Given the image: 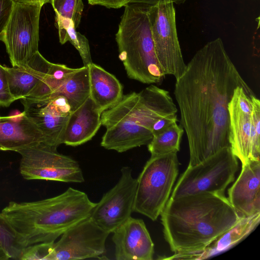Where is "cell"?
Returning <instances> with one entry per match:
<instances>
[{"label":"cell","instance_id":"cell-1","mask_svg":"<svg viewBox=\"0 0 260 260\" xmlns=\"http://www.w3.org/2000/svg\"><path fill=\"white\" fill-rule=\"evenodd\" d=\"M238 87L253 93L220 38L197 51L176 79L174 94L188 142V166L230 147L228 105Z\"/></svg>","mask_w":260,"mask_h":260},{"label":"cell","instance_id":"cell-2","mask_svg":"<svg viewBox=\"0 0 260 260\" xmlns=\"http://www.w3.org/2000/svg\"><path fill=\"white\" fill-rule=\"evenodd\" d=\"M160 215L175 253L203 250L241 218L224 193L207 191L169 198Z\"/></svg>","mask_w":260,"mask_h":260},{"label":"cell","instance_id":"cell-3","mask_svg":"<svg viewBox=\"0 0 260 260\" xmlns=\"http://www.w3.org/2000/svg\"><path fill=\"white\" fill-rule=\"evenodd\" d=\"M95 204L85 192L70 187L59 195L41 200L11 201L1 212L25 248L55 242L69 228L89 217Z\"/></svg>","mask_w":260,"mask_h":260},{"label":"cell","instance_id":"cell-4","mask_svg":"<svg viewBox=\"0 0 260 260\" xmlns=\"http://www.w3.org/2000/svg\"><path fill=\"white\" fill-rule=\"evenodd\" d=\"M115 36L119 58L129 78L144 84L163 80L165 76L156 56L147 7L125 6Z\"/></svg>","mask_w":260,"mask_h":260},{"label":"cell","instance_id":"cell-5","mask_svg":"<svg viewBox=\"0 0 260 260\" xmlns=\"http://www.w3.org/2000/svg\"><path fill=\"white\" fill-rule=\"evenodd\" d=\"M179 165L177 152L150 157L137 178L133 212L157 219L169 199Z\"/></svg>","mask_w":260,"mask_h":260},{"label":"cell","instance_id":"cell-6","mask_svg":"<svg viewBox=\"0 0 260 260\" xmlns=\"http://www.w3.org/2000/svg\"><path fill=\"white\" fill-rule=\"evenodd\" d=\"M254 95L238 87L228 105L230 147L242 165L260 160V106L252 108Z\"/></svg>","mask_w":260,"mask_h":260},{"label":"cell","instance_id":"cell-7","mask_svg":"<svg viewBox=\"0 0 260 260\" xmlns=\"http://www.w3.org/2000/svg\"><path fill=\"white\" fill-rule=\"evenodd\" d=\"M238 169L230 147L223 148L201 162L188 166L172 190L170 198L201 192L224 193Z\"/></svg>","mask_w":260,"mask_h":260},{"label":"cell","instance_id":"cell-8","mask_svg":"<svg viewBox=\"0 0 260 260\" xmlns=\"http://www.w3.org/2000/svg\"><path fill=\"white\" fill-rule=\"evenodd\" d=\"M139 93L124 95L116 105L101 114V123L106 128L101 145L108 150L123 152L148 145L152 132L142 126L135 115Z\"/></svg>","mask_w":260,"mask_h":260},{"label":"cell","instance_id":"cell-9","mask_svg":"<svg viewBox=\"0 0 260 260\" xmlns=\"http://www.w3.org/2000/svg\"><path fill=\"white\" fill-rule=\"evenodd\" d=\"M40 3H14L7 24L0 37L12 67L26 64L38 52Z\"/></svg>","mask_w":260,"mask_h":260},{"label":"cell","instance_id":"cell-10","mask_svg":"<svg viewBox=\"0 0 260 260\" xmlns=\"http://www.w3.org/2000/svg\"><path fill=\"white\" fill-rule=\"evenodd\" d=\"M18 153L21 156L20 173L25 180L66 183L84 181L79 163L72 157L58 152L56 147L41 143Z\"/></svg>","mask_w":260,"mask_h":260},{"label":"cell","instance_id":"cell-11","mask_svg":"<svg viewBox=\"0 0 260 260\" xmlns=\"http://www.w3.org/2000/svg\"><path fill=\"white\" fill-rule=\"evenodd\" d=\"M156 56L163 74L176 79L184 72L185 64L177 35L176 12L172 3L147 7Z\"/></svg>","mask_w":260,"mask_h":260},{"label":"cell","instance_id":"cell-12","mask_svg":"<svg viewBox=\"0 0 260 260\" xmlns=\"http://www.w3.org/2000/svg\"><path fill=\"white\" fill-rule=\"evenodd\" d=\"M109 234L89 216L69 228L53 243L50 260L107 259L105 243Z\"/></svg>","mask_w":260,"mask_h":260},{"label":"cell","instance_id":"cell-13","mask_svg":"<svg viewBox=\"0 0 260 260\" xmlns=\"http://www.w3.org/2000/svg\"><path fill=\"white\" fill-rule=\"evenodd\" d=\"M137 179L128 166L121 169L117 183L96 203L90 217L101 228L112 233L133 212Z\"/></svg>","mask_w":260,"mask_h":260},{"label":"cell","instance_id":"cell-14","mask_svg":"<svg viewBox=\"0 0 260 260\" xmlns=\"http://www.w3.org/2000/svg\"><path fill=\"white\" fill-rule=\"evenodd\" d=\"M112 233L117 260L153 259L154 244L142 219L131 216Z\"/></svg>","mask_w":260,"mask_h":260},{"label":"cell","instance_id":"cell-15","mask_svg":"<svg viewBox=\"0 0 260 260\" xmlns=\"http://www.w3.org/2000/svg\"><path fill=\"white\" fill-rule=\"evenodd\" d=\"M228 200L240 218L260 213V160L242 165L241 173L228 190Z\"/></svg>","mask_w":260,"mask_h":260},{"label":"cell","instance_id":"cell-16","mask_svg":"<svg viewBox=\"0 0 260 260\" xmlns=\"http://www.w3.org/2000/svg\"><path fill=\"white\" fill-rule=\"evenodd\" d=\"M20 101L26 116L43 134L45 144L56 148L63 144V135L70 115L60 113L44 100L24 98Z\"/></svg>","mask_w":260,"mask_h":260},{"label":"cell","instance_id":"cell-17","mask_svg":"<svg viewBox=\"0 0 260 260\" xmlns=\"http://www.w3.org/2000/svg\"><path fill=\"white\" fill-rule=\"evenodd\" d=\"M101 114L89 97L70 114L63 135V144L75 147L92 139L102 125Z\"/></svg>","mask_w":260,"mask_h":260},{"label":"cell","instance_id":"cell-18","mask_svg":"<svg viewBox=\"0 0 260 260\" xmlns=\"http://www.w3.org/2000/svg\"><path fill=\"white\" fill-rule=\"evenodd\" d=\"M45 143L44 136L26 114L19 119L0 118V151L18 152L38 144Z\"/></svg>","mask_w":260,"mask_h":260},{"label":"cell","instance_id":"cell-19","mask_svg":"<svg viewBox=\"0 0 260 260\" xmlns=\"http://www.w3.org/2000/svg\"><path fill=\"white\" fill-rule=\"evenodd\" d=\"M136 114L139 123L151 131L154 123L176 114L177 108L168 91L151 84L139 92Z\"/></svg>","mask_w":260,"mask_h":260},{"label":"cell","instance_id":"cell-20","mask_svg":"<svg viewBox=\"0 0 260 260\" xmlns=\"http://www.w3.org/2000/svg\"><path fill=\"white\" fill-rule=\"evenodd\" d=\"M51 64L38 51L24 65L6 67L10 91L15 101L29 95L48 74Z\"/></svg>","mask_w":260,"mask_h":260},{"label":"cell","instance_id":"cell-21","mask_svg":"<svg viewBox=\"0 0 260 260\" xmlns=\"http://www.w3.org/2000/svg\"><path fill=\"white\" fill-rule=\"evenodd\" d=\"M89 71L90 96L101 113L112 108L122 99L123 87L112 74L93 62Z\"/></svg>","mask_w":260,"mask_h":260},{"label":"cell","instance_id":"cell-22","mask_svg":"<svg viewBox=\"0 0 260 260\" xmlns=\"http://www.w3.org/2000/svg\"><path fill=\"white\" fill-rule=\"evenodd\" d=\"M260 221V213L241 218L233 228L223 234L202 251L183 254L184 259H202L223 252L233 247L252 233Z\"/></svg>","mask_w":260,"mask_h":260},{"label":"cell","instance_id":"cell-23","mask_svg":"<svg viewBox=\"0 0 260 260\" xmlns=\"http://www.w3.org/2000/svg\"><path fill=\"white\" fill-rule=\"evenodd\" d=\"M63 96L68 100L72 112L77 109L89 97L90 85L88 66H83L72 74L47 99Z\"/></svg>","mask_w":260,"mask_h":260},{"label":"cell","instance_id":"cell-24","mask_svg":"<svg viewBox=\"0 0 260 260\" xmlns=\"http://www.w3.org/2000/svg\"><path fill=\"white\" fill-rule=\"evenodd\" d=\"M184 129L177 122L153 135L147 145L151 156L177 152L180 150Z\"/></svg>","mask_w":260,"mask_h":260},{"label":"cell","instance_id":"cell-25","mask_svg":"<svg viewBox=\"0 0 260 260\" xmlns=\"http://www.w3.org/2000/svg\"><path fill=\"white\" fill-rule=\"evenodd\" d=\"M0 245L11 259L20 260L24 249L15 230L0 212Z\"/></svg>","mask_w":260,"mask_h":260},{"label":"cell","instance_id":"cell-26","mask_svg":"<svg viewBox=\"0 0 260 260\" xmlns=\"http://www.w3.org/2000/svg\"><path fill=\"white\" fill-rule=\"evenodd\" d=\"M55 18L71 20L77 28L80 24L84 9L82 0H51Z\"/></svg>","mask_w":260,"mask_h":260},{"label":"cell","instance_id":"cell-27","mask_svg":"<svg viewBox=\"0 0 260 260\" xmlns=\"http://www.w3.org/2000/svg\"><path fill=\"white\" fill-rule=\"evenodd\" d=\"M69 41L78 51L84 66H87L92 62L88 39L76 30L75 24L71 21L66 28Z\"/></svg>","mask_w":260,"mask_h":260},{"label":"cell","instance_id":"cell-28","mask_svg":"<svg viewBox=\"0 0 260 260\" xmlns=\"http://www.w3.org/2000/svg\"><path fill=\"white\" fill-rule=\"evenodd\" d=\"M53 242L40 243L26 247L22 251L20 260H50Z\"/></svg>","mask_w":260,"mask_h":260},{"label":"cell","instance_id":"cell-29","mask_svg":"<svg viewBox=\"0 0 260 260\" xmlns=\"http://www.w3.org/2000/svg\"><path fill=\"white\" fill-rule=\"evenodd\" d=\"M15 101L10 91L6 67L0 64V106L9 107Z\"/></svg>","mask_w":260,"mask_h":260},{"label":"cell","instance_id":"cell-30","mask_svg":"<svg viewBox=\"0 0 260 260\" xmlns=\"http://www.w3.org/2000/svg\"><path fill=\"white\" fill-rule=\"evenodd\" d=\"M14 3L13 0H0V37L9 21Z\"/></svg>","mask_w":260,"mask_h":260},{"label":"cell","instance_id":"cell-31","mask_svg":"<svg viewBox=\"0 0 260 260\" xmlns=\"http://www.w3.org/2000/svg\"><path fill=\"white\" fill-rule=\"evenodd\" d=\"M177 121V114L168 115L159 119L154 123L151 128V131L153 136Z\"/></svg>","mask_w":260,"mask_h":260},{"label":"cell","instance_id":"cell-32","mask_svg":"<svg viewBox=\"0 0 260 260\" xmlns=\"http://www.w3.org/2000/svg\"><path fill=\"white\" fill-rule=\"evenodd\" d=\"M91 5H99L107 8L118 9L130 4L132 0H87Z\"/></svg>","mask_w":260,"mask_h":260},{"label":"cell","instance_id":"cell-33","mask_svg":"<svg viewBox=\"0 0 260 260\" xmlns=\"http://www.w3.org/2000/svg\"><path fill=\"white\" fill-rule=\"evenodd\" d=\"M186 0H132L130 4H136L145 7L153 6L159 4L172 3L181 4Z\"/></svg>","mask_w":260,"mask_h":260},{"label":"cell","instance_id":"cell-34","mask_svg":"<svg viewBox=\"0 0 260 260\" xmlns=\"http://www.w3.org/2000/svg\"><path fill=\"white\" fill-rule=\"evenodd\" d=\"M15 2L25 3H40L44 5L49 2V0H13Z\"/></svg>","mask_w":260,"mask_h":260},{"label":"cell","instance_id":"cell-35","mask_svg":"<svg viewBox=\"0 0 260 260\" xmlns=\"http://www.w3.org/2000/svg\"><path fill=\"white\" fill-rule=\"evenodd\" d=\"M10 259V256L0 245V260H8Z\"/></svg>","mask_w":260,"mask_h":260},{"label":"cell","instance_id":"cell-36","mask_svg":"<svg viewBox=\"0 0 260 260\" xmlns=\"http://www.w3.org/2000/svg\"><path fill=\"white\" fill-rule=\"evenodd\" d=\"M1 117L0 116V118H1Z\"/></svg>","mask_w":260,"mask_h":260}]
</instances>
